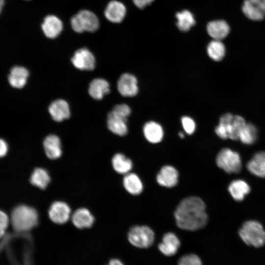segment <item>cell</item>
I'll return each mask as SVG.
<instances>
[{
	"label": "cell",
	"instance_id": "1",
	"mask_svg": "<svg viewBox=\"0 0 265 265\" xmlns=\"http://www.w3.org/2000/svg\"><path fill=\"white\" fill-rule=\"evenodd\" d=\"M203 201L198 197L183 199L174 213L176 222L181 229L195 231L203 228L208 221V215Z\"/></svg>",
	"mask_w": 265,
	"mask_h": 265
},
{
	"label": "cell",
	"instance_id": "2",
	"mask_svg": "<svg viewBox=\"0 0 265 265\" xmlns=\"http://www.w3.org/2000/svg\"><path fill=\"white\" fill-rule=\"evenodd\" d=\"M38 221V215L33 208L21 205L13 210L11 223L15 230L19 232L28 231L35 227Z\"/></svg>",
	"mask_w": 265,
	"mask_h": 265
},
{
	"label": "cell",
	"instance_id": "3",
	"mask_svg": "<svg viewBox=\"0 0 265 265\" xmlns=\"http://www.w3.org/2000/svg\"><path fill=\"white\" fill-rule=\"evenodd\" d=\"M239 235L248 245L259 247L265 243V231L261 223L257 221L249 220L244 222L239 231Z\"/></svg>",
	"mask_w": 265,
	"mask_h": 265
},
{
	"label": "cell",
	"instance_id": "4",
	"mask_svg": "<svg viewBox=\"0 0 265 265\" xmlns=\"http://www.w3.org/2000/svg\"><path fill=\"white\" fill-rule=\"evenodd\" d=\"M71 25L73 29L78 33L84 31L95 32L99 28L100 22L93 12L81 10L72 17Z\"/></svg>",
	"mask_w": 265,
	"mask_h": 265
},
{
	"label": "cell",
	"instance_id": "5",
	"mask_svg": "<svg viewBox=\"0 0 265 265\" xmlns=\"http://www.w3.org/2000/svg\"><path fill=\"white\" fill-rule=\"evenodd\" d=\"M217 165L228 173H238L241 169V160L239 154L229 148H224L218 153Z\"/></svg>",
	"mask_w": 265,
	"mask_h": 265
},
{
	"label": "cell",
	"instance_id": "6",
	"mask_svg": "<svg viewBox=\"0 0 265 265\" xmlns=\"http://www.w3.org/2000/svg\"><path fill=\"white\" fill-rule=\"evenodd\" d=\"M155 235L153 230L147 226H135L128 233V239L133 246L147 248L154 242Z\"/></svg>",
	"mask_w": 265,
	"mask_h": 265
},
{
	"label": "cell",
	"instance_id": "7",
	"mask_svg": "<svg viewBox=\"0 0 265 265\" xmlns=\"http://www.w3.org/2000/svg\"><path fill=\"white\" fill-rule=\"evenodd\" d=\"M242 10L248 19L262 21L265 18V0H244Z\"/></svg>",
	"mask_w": 265,
	"mask_h": 265
},
{
	"label": "cell",
	"instance_id": "8",
	"mask_svg": "<svg viewBox=\"0 0 265 265\" xmlns=\"http://www.w3.org/2000/svg\"><path fill=\"white\" fill-rule=\"evenodd\" d=\"M71 61L74 66L81 70H93L95 67V58L86 48L76 51Z\"/></svg>",
	"mask_w": 265,
	"mask_h": 265
},
{
	"label": "cell",
	"instance_id": "9",
	"mask_svg": "<svg viewBox=\"0 0 265 265\" xmlns=\"http://www.w3.org/2000/svg\"><path fill=\"white\" fill-rule=\"evenodd\" d=\"M117 88L123 96L131 97L135 96L138 91L136 77L129 73L122 74L117 82Z\"/></svg>",
	"mask_w": 265,
	"mask_h": 265
},
{
	"label": "cell",
	"instance_id": "10",
	"mask_svg": "<svg viewBox=\"0 0 265 265\" xmlns=\"http://www.w3.org/2000/svg\"><path fill=\"white\" fill-rule=\"evenodd\" d=\"M48 213L49 217L53 222L61 224L69 220L71 215V209L66 203L56 201L51 205Z\"/></svg>",
	"mask_w": 265,
	"mask_h": 265
},
{
	"label": "cell",
	"instance_id": "11",
	"mask_svg": "<svg viewBox=\"0 0 265 265\" xmlns=\"http://www.w3.org/2000/svg\"><path fill=\"white\" fill-rule=\"evenodd\" d=\"M127 118L111 111L107 115V125L108 129L114 134L124 136L128 132Z\"/></svg>",
	"mask_w": 265,
	"mask_h": 265
},
{
	"label": "cell",
	"instance_id": "12",
	"mask_svg": "<svg viewBox=\"0 0 265 265\" xmlns=\"http://www.w3.org/2000/svg\"><path fill=\"white\" fill-rule=\"evenodd\" d=\"M179 174L177 170L173 166H163L157 176V181L163 186L172 187L176 186L178 182Z\"/></svg>",
	"mask_w": 265,
	"mask_h": 265
},
{
	"label": "cell",
	"instance_id": "13",
	"mask_svg": "<svg viewBox=\"0 0 265 265\" xmlns=\"http://www.w3.org/2000/svg\"><path fill=\"white\" fill-rule=\"evenodd\" d=\"M42 29L48 38L53 39L58 36L63 29L61 21L54 15H48L44 19Z\"/></svg>",
	"mask_w": 265,
	"mask_h": 265
},
{
	"label": "cell",
	"instance_id": "14",
	"mask_svg": "<svg viewBox=\"0 0 265 265\" xmlns=\"http://www.w3.org/2000/svg\"><path fill=\"white\" fill-rule=\"evenodd\" d=\"M126 9L125 5L120 1H110L105 10V15L109 21L114 23L121 22L125 16Z\"/></svg>",
	"mask_w": 265,
	"mask_h": 265
},
{
	"label": "cell",
	"instance_id": "15",
	"mask_svg": "<svg viewBox=\"0 0 265 265\" xmlns=\"http://www.w3.org/2000/svg\"><path fill=\"white\" fill-rule=\"evenodd\" d=\"M180 245V241L178 237L174 233L169 232L163 236L158 247L163 254L171 256L177 253Z\"/></svg>",
	"mask_w": 265,
	"mask_h": 265
},
{
	"label": "cell",
	"instance_id": "16",
	"mask_svg": "<svg viewBox=\"0 0 265 265\" xmlns=\"http://www.w3.org/2000/svg\"><path fill=\"white\" fill-rule=\"evenodd\" d=\"M209 35L214 40H221L227 37L230 26L224 20H218L209 22L207 26Z\"/></svg>",
	"mask_w": 265,
	"mask_h": 265
},
{
	"label": "cell",
	"instance_id": "17",
	"mask_svg": "<svg viewBox=\"0 0 265 265\" xmlns=\"http://www.w3.org/2000/svg\"><path fill=\"white\" fill-rule=\"evenodd\" d=\"M49 111L53 119L57 122L68 118L70 114L68 103L62 99L53 101L49 106Z\"/></svg>",
	"mask_w": 265,
	"mask_h": 265
},
{
	"label": "cell",
	"instance_id": "18",
	"mask_svg": "<svg viewBox=\"0 0 265 265\" xmlns=\"http://www.w3.org/2000/svg\"><path fill=\"white\" fill-rule=\"evenodd\" d=\"M43 146L47 156L50 159L59 158L62 154L60 140L55 135L47 136L44 140Z\"/></svg>",
	"mask_w": 265,
	"mask_h": 265
},
{
	"label": "cell",
	"instance_id": "19",
	"mask_svg": "<svg viewBox=\"0 0 265 265\" xmlns=\"http://www.w3.org/2000/svg\"><path fill=\"white\" fill-rule=\"evenodd\" d=\"M74 225L78 228H88L92 226L94 217L89 211L85 208L77 210L72 216Z\"/></svg>",
	"mask_w": 265,
	"mask_h": 265
},
{
	"label": "cell",
	"instance_id": "20",
	"mask_svg": "<svg viewBox=\"0 0 265 265\" xmlns=\"http://www.w3.org/2000/svg\"><path fill=\"white\" fill-rule=\"evenodd\" d=\"M247 168L253 175L265 178V152L262 151L255 154L248 162Z\"/></svg>",
	"mask_w": 265,
	"mask_h": 265
},
{
	"label": "cell",
	"instance_id": "21",
	"mask_svg": "<svg viewBox=\"0 0 265 265\" xmlns=\"http://www.w3.org/2000/svg\"><path fill=\"white\" fill-rule=\"evenodd\" d=\"M143 133L146 139L152 143L160 142L163 137L162 128L154 121H149L144 125Z\"/></svg>",
	"mask_w": 265,
	"mask_h": 265
},
{
	"label": "cell",
	"instance_id": "22",
	"mask_svg": "<svg viewBox=\"0 0 265 265\" xmlns=\"http://www.w3.org/2000/svg\"><path fill=\"white\" fill-rule=\"evenodd\" d=\"M28 74L27 70L25 68L21 66L14 67L8 76V81L12 87L21 88L25 85Z\"/></svg>",
	"mask_w": 265,
	"mask_h": 265
},
{
	"label": "cell",
	"instance_id": "23",
	"mask_svg": "<svg viewBox=\"0 0 265 265\" xmlns=\"http://www.w3.org/2000/svg\"><path fill=\"white\" fill-rule=\"evenodd\" d=\"M228 190L235 200L241 201L250 192V187L245 181L242 180H236L230 183Z\"/></svg>",
	"mask_w": 265,
	"mask_h": 265
},
{
	"label": "cell",
	"instance_id": "24",
	"mask_svg": "<svg viewBox=\"0 0 265 265\" xmlns=\"http://www.w3.org/2000/svg\"><path fill=\"white\" fill-rule=\"evenodd\" d=\"M110 91L108 82L103 79H95L90 83L88 92L94 99L100 100Z\"/></svg>",
	"mask_w": 265,
	"mask_h": 265
},
{
	"label": "cell",
	"instance_id": "25",
	"mask_svg": "<svg viewBox=\"0 0 265 265\" xmlns=\"http://www.w3.org/2000/svg\"><path fill=\"white\" fill-rule=\"evenodd\" d=\"M123 185L127 191L132 195H138L143 190V184L140 179L133 173L126 174L123 179Z\"/></svg>",
	"mask_w": 265,
	"mask_h": 265
},
{
	"label": "cell",
	"instance_id": "26",
	"mask_svg": "<svg viewBox=\"0 0 265 265\" xmlns=\"http://www.w3.org/2000/svg\"><path fill=\"white\" fill-rule=\"evenodd\" d=\"M176 17L177 19V26L182 31H189L191 27L195 24V20L193 15L188 10H185L177 13Z\"/></svg>",
	"mask_w": 265,
	"mask_h": 265
},
{
	"label": "cell",
	"instance_id": "27",
	"mask_svg": "<svg viewBox=\"0 0 265 265\" xmlns=\"http://www.w3.org/2000/svg\"><path fill=\"white\" fill-rule=\"evenodd\" d=\"M50 181L51 178L48 172L42 168H36L30 178L32 185L41 189L46 188Z\"/></svg>",
	"mask_w": 265,
	"mask_h": 265
},
{
	"label": "cell",
	"instance_id": "28",
	"mask_svg": "<svg viewBox=\"0 0 265 265\" xmlns=\"http://www.w3.org/2000/svg\"><path fill=\"white\" fill-rule=\"evenodd\" d=\"M112 164L114 169L120 174L128 173L132 167L131 160L120 153L113 156Z\"/></svg>",
	"mask_w": 265,
	"mask_h": 265
},
{
	"label": "cell",
	"instance_id": "29",
	"mask_svg": "<svg viewBox=\"0 0 265 265\" xmlns=\"http://www.w3.org/2000/svg\"><path fill=\"white\" fill-rule=\"evenodd\" d=\"M207 50L209 57L216 61L221 60L225 55V47L221 40L214 39L211 41Z\"/></svg>",
	"mask_w": 265,
	"mask_h": 265
},
{
	"label": "cell",
	"instance_id": "30",
	"mask_svg": "<svg viewBox=\"0 0 265 265\" xmlns=\"http://www.w3.org/2000/svg\"><path fill=\"white\" fill-rule=\"evenodd\" d=\"M246 124L243 117L234 115L228 126V138L235 140L238 139L239 134Z\"/></svg>",
	"mask_w": 265,
	"mask_h": 265
},
{
	"label": "cell",
	"instance_id": "31",
	"mask_svg": "<svg viewBox=\"0 0 265 265\" xmlns=\"http://www.w3.org/2000/svg\"><path fill=\"white\" fill-rule=\"evenodd\" d=\"M257 138V130L255 126L250 123H246L242 129L238 139L244 144L254 143Z\"/></svg>",
	"mask_w": 265,
	"mask_h": 265
},
{
	"label": "cell",
	"instance_id": "32",
	"mask_svg": "<svg viewBox=\"0 0 265 265\" xmlns=\"http://www.w3.org/2000/svg\"><path fill=\"white\" fill-rule=\"evenodd\" d=\"M179 265H202L200 258L194 254H189L182 256L179 260Z\"/></svg>",
	"mask_w": 265,
	"mask_h": 265
},
{
	"label": "cell",
	"instance_id": "33",
	"mask_svg": "<svg viewBox=\"0 0 265 265\" xmlns=\"http://www.w3.org/2000/svg\"><path fill=\"white\" fill-rule=\"evenodd\" d=\"M181 122L183 127L186 133L188 134H192L196 128L194 121L188 116H183L181 118Z\"/></svg>",
	"mask_w": 265,
	"mask_h": 265
},
{
	"label": "cell",
	"instance_id": "34",
	"mask_svg": "<svg viewBox=\"0 0 265 265\" xmlns=\"http://www.w3.org/2000/svg\"><path fill=\"white\" fill-rule=\"evenodd\" d=\"M112 110L126 118H128L131 112L130 107L124 104L115 106Z\"/></svg>",
	"mask_w": 265,
	"mask_h": 265
},
{
	"label": "cell",
	"instance_id": "35",
	"mask_svg": "<svg viewBox=\"0 0 265 265\" xmlns=\"http://www.w3.org/2000/svg\"><path fill=\"white\" fill-rule=\"evenodd\" d=\"M8 223L9 219L6 214L0 211V238L4 235Z\"/></svg>",
	"mask_w": 265,
	"mask_h": 265
},
{
	"label": "cell",
	"instance_id": "36",
	"mask_svg": "<svg viewBox=\"0 0 265 265\" xmlns=\"http://www.w3.org/2000/svg\"><path fill=\"white\" fill-rule=\"evenodd\" d=\"M134 4L139 8L143 9L150 4L154 0H132Z\"/></svg>",
	"mask_w": 265,
	"mask_h": 265
},
{
	"label": "cell",
	"instance_id": "37",
	"mask_svg": "<svg viewBox=\"0 0 265 265\" xmlns=\"http://www.w3.org/2000/svg\"><path fill=\"white\" fill-rule=\"evenodd\" d=\"M7 149V145L6 142L3 140L0 139V157L5 155Z\"/></svg>",
	"mask_w": 265,
	"mask_h": 265
},
{
	"label": "cell",
	"instance_id": "38",
	"mask_svg": "<svg viewBox=\"0 0 265 265\" xmlns=\"http://www.w3.org/2000/svg\"><path fill=\"white\" fill-rule=\"evenodd\" d=\"M107 265H124L122 262L118 259L111 260Z\"/></svg>",
	"mask_w": 265,
	"mask_h": 265
},
{
	"label": "cell",
	"instance_id": "39",
	"mask_svg": "<svg viewBox=\"0 0 265 265\" xmlns=\"http://www.w3.org/2000/svg\"><path fill=\"white\" fill-rule=\"evenodd\" d=\"M4 5V0H0V13Z\"/></svg>",
	"mask_w": 265,
	"mask_h": 265
},
{
	"label": "cell",
	"instance_id": "40",
	"mask_svg": "<svg viewBox=\"0 0 265 265\" xmlns=\"http://www.w3.org/2000/svg\"><path fill=\"white\" fill-rule=\"evenodd\" d=\"M179 136L181 138H184L185 135H184V134L183 132H179Z\"/></svg>",
	"mask_w": 265,
	"mask_h": 265
},
{
	"label": "cell",
	"instance_id": "41",
	"mask_svg": "<svg viewBox=\"0 0 265 265\" xmlns=\"http://www.w3.org/2000/svg\"></svg>",
	"mask_w": 265,
	"mask_h": 265
}]
</instances>
